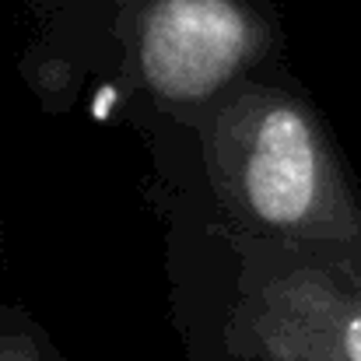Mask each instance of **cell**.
I'll return each instance as SVG.
<instances>
[{
	"label": "cell",
	"mask_w": 361,
	"mask_h": 361,
	"mask_svg": "<svg viewBox=\"0 0 361 361\" xmlns=\"http://www.w3.org/2000/svg\"><path fill=\"white\" fill-rule=\"evenodd\" d=\"M211 179L235 221L295 245L361 256V207L309 106L281 88H245L211 130Z\"/></svg>",
	"instance_id": "cell-1"
},
{
	"label": "cell",
	"mask_w": 361,
	"mask_h": 361,
	"mask_svg": "<svg viewBox=\"0 0 361 361\" xmlns=\"http://www.w3.org/2000/svg\"><path fill=\"white\" fill-rule=\"evenodd\" d=\"M256 361H361V270L295 259L245 284L235 319Z\"/></svg>",
	"instance_id": "cell-2"
},
{
	"label": "cell",
	"mask_w": 361,
	"mask_h": 361,
	"mask_svg": "<svg viewBox=\"0 0 361 361\" xmlns=\"http://www.w3.org/2000/svg\"><path fill=\"white\" fill-rule=\"evenodd\" d=\"M259 49L263 28L239 0H154L137 32L140 74L172 106L214 99Z\"/></svg>",
	"instance_id": "cell-3"
},
{
	"label": "cell",
	"mask_w": 361,
	"mask_h": 361,
	"mask_svg": "<svg viewBox=\"0 0 361 361\" xmlns=\"http://www.w3.org/2000/svg\"><path fill=\"white\" fill-rule=\"evenodd\" d=\"M0 361H53L28 330H0Z\"/></svg>",
	"instance_id": "cell-4"
}]
</instances>
